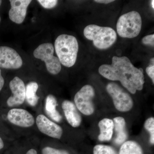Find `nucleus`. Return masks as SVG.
Here are the masks:
<instances>
[{"instance_id": "a878e982", "label": "nucleus", "mask_w": 154, "mask_h": 154, "mask_svg": "<svg viewBox=\"0 0 154 154\" xmlns=\"http://www.w3.org/2000/svg\"><path fill=\"white\" fill-rule=\"evenodd\" d=\"M114 1H112V0H95L94 2H96V3H101V4H108L109 3L113 2H114Z\"/></svg>"}, {"instance_id": "0eeeda50", "label": "nucleus", "mask_w": 154, "mask_h": 154, "mask_svg": "<svg viewBox=\"0 0 154 154\" xmlns=\"http://www.w3.org/2000/svg\"><path fill=\"white\" fill-rule=\"evenodd\" d=\"M95 94L94 88L90 85H86L75 95V104L78 110L83 114L89 116L94 113V107L92 100Z\"/></svg>"}, {"instance_id": "20e7f679", "label": "nucleus", "mask_w": 154, "mask_h": 154, "mask_svg": "<svg viewBox=\"0 0 154 154\" xmlns=\"http://www.w3.org/2000/svg\"><path fill=\"white\" fill-rule=\"evenodd\" d=\"M142 21L140 14L135 11H131L122 15L116 24V30L122 38L137 37L141 30Z\"/></svg>"}, {"instance_id": "f03ea898", "label": "nucleus", "mask_w": 154, "mask_h": 154, "mask_svg": "<svg viewBox=\"0 0 154 154\" xmlns=\"http://www.w3.org/2000/svg\"><path fill=\"white\" fill-rule=\"evenodd\" d=\"M54 47L60 63L67 67L74 65L79 51V44L75 36L60 35L55 40Z\"/></svg>"}, {"instance_id": "6e6552de", "label": "nucleus", "mask_w": 154, "mask_h": 154, "mask_svg": "<svg viewBox=\"0 0 154 154\" xmlns=\"http://www.w3.org/2000/svg\"><path fill=\"white\" fill-rule=\"evenodd\" d=\"M22 64V58L15 50L8 46L0 47V67L18 69Z\"/></svg>"}, {"instance_id": "5701e85b", "label": "nucleus", "mask_w": 154, "mask_h": 154, "mask_svg": "<svg viewBox=\"0 0 154 154\" xmlns=\"http://www.w3.org/2000/svg\"><path fill=\"white\" fill-rule=\"evenodd\" d=\"M142 43L145 45H150L153 47L154 45V34L147 35L143 38Z\"/></svg>"}, {"instance_id": "1a4fd4ad", "label": "nucleus", "mask_w": 154, "mask_h": 154, "mask_svg": "<svg viewBox=\"0 0 154 154\" xmlns=\"http://www.w3.org/2000/svg\"><path fill=\"white\" fill-rule=\"evenodd\" d=\"M9 86L12 95L7 100V105L10 107L22 105L25 99L26 88L24 82L19 77H15L11 81Z\"/></svg>"}, {"instance_id": "f3484780", "label": "nucleus", "mask_w": 154, "mask_h": 154, "mask_svg": "<svg viewBox=\"0 0 154 154\" xmlns=\"http://www.w3.org/2000/svg\"><path fill=\"white\" fill-rule=\"evenodd\" d=\"M25 98L28 104L32 106H35L38 103L39 97L36 93L38 89V85L35 82H30L26 86Z\"/></svg>"}, {"instance_id": "7ed1b4c3", "label": "nucleus", "mask_w": 154, "mask_h": 154, "mask_svg": "<svg viewBox=\"0 0 154 154\" xmlns=\"http://www.w3.org/2000/svg\"><path fill=\"white\" fill-rule=\"evenodd\" d=\"M84 34L87 39L93 41L94 46L99 49L109 48L117 39V34L113 28L95 25L86 27Z\"/></svg>"}, {"instance_id": "412c9836", "label": "nucleus", "mask_w": 154, "mask_h": 154, "mask_svg": "<svg viewBox=\"0 0 154 154\" xmlns=\"http://www.w3.org/2000/svg\"><path fill=\"white\" fill-rule=\"evenodd\" d=\"M42 154H69L66 151L63 150L57 149L50 147H46L43 149L42 150Z\"/></svg>"}, {"instance_id": "6ab92c4d", "label": "nucleus", "mask_w": 154, "mask_h": 154, "mask_svg": "<svg viewBox=\"0 0 154 154\" xmlns=\"http://www.w3.org/2000/svg\"><path fill=\"white\" fill-rule=\"evenodd\" d=\"M94 154H118L112 147L104 145H97L94 147Z\"/></svg>"}, {"instance_id": "cd10ccee", "label": "nucleus", "mask_w": 154, "mask_h": 154, "mask_svg": "<svg viewBox=\"0 0 154 154\" xmlns=\"http://www.w3.org/2000/svg\"><path fill=\"white\" fill-rule=\"evenodd\" d=\"M4 146V142L2 139V138L0 137V150L3 148Z\"/></svg>"}, {"instance_id": "9d476101", "label": "nucleus", "mask_w": 154, "mask_h": 154, "mask_svg": "<svg viewBox=\"0 0 154 154\" xmlns=\"http://www.w3.org/2000/svg\"><path fill=\"white\" fill-rule=\"evenodd\" d=\"M36 123L38 130L42 133L50 137L60 139L63 134V129L60 126L51 121L45 116L38 115Z\"/></svg>"}, {"instance_id": "9b49d317", "label": "nucleus", "mask_w": 154, "mask_h": 154, "mask_svg": "<svg viewBox=\"0 0 154 154\" xmlns=\"http://www.w3.org/2000/svg\"><path fill=\"white\" fill-rule=\"evenodd\" d=\"M7 117L12 124L22 127H30L35 122L33 115L23 109H11L8 113Z\"/></svg>"}, {"instance_id": "393cba45", "label": "nucleus", "mask_w": 154, "mask_h": 154, "mask_svg": "<svg viewBox=\"0 0 154 154\" xmlns=\"http://www.w3.org/2000/svg\"><path fill=\"white\" fill-rule=\"evenodd\" d=\"M5 84V80L2 75V71L0 69V91H2Z\"/></svg>"}, {"instance_id": "2eb2a0df", "label": "nucleus", "mask_w": 154, "mask_h": 154, "mask_svg": "<svg viewBox=\"0 0 154 154\" xmlns=\"http://www.w3.org/2000/svg\"><path fill=\"white\" fill-rule=\"evenodd\" d=\"M100 134L98 139L100 141H109L112 138L113 134V121L110 119L105 118L101 120L99 123Z\"/></svg>"}, {"instance_id": "423d86ee", "label": "nucleus", "mask_w": 154, "mask_h": 154, "mask_svg": "<svg viewBox=\"0 0 154 154\" xmlns=\"http://www.w3.org/2000/svg\"><path fill=\"white\" fill-rule=\"evenodd\" d=\"M106 89L107 93L112 97L114 106L119 111H129L133 106L132 98L120 86L114 83L107 84Z\"/></svg>"}, {"instance_id": "39448f33", "label": "nucleus", "mask_w": 154, "mask_h": 154, "mask_svg": "<svg viewBox=\"0 0 154 154\" xmlns=\"http://www.w3.org/2000/svg\"><path fill=\"white\" fill-rule=\"evenodd\" d=\"M54 48L51 43H45L39 45L33 52L34 57L43 61L48 72L57 75L60 72L61 66L58 58L54 56Z\"/></svg>"}, {"instance_id": "4be33fe9", "label": "nucleus", "mask_w": 154, "mask_h": 154, "mask_svg": "<svg viewBox=\"0 0 154 154\" xmlns=\"http://www.w3.org/2000/svg\"><path fill=\"white\" fill-rule=\"evenodd\" d=\"M43 8L46 9H51L57 5L58 1L56 0H38L37 1Z\"/></svg>"}, {"instance_id": "c756f323", "label": "nucleus", "mask_w": 154, "mask_h": 154, "mask_svg": "<svg viewBox=\"0 0 154 154\" xmlns=\"http://www.w3.org/2000/svg\"><path fill=\"white\" fill-rule=\"evenodd\" d=\"M2 1H0V6H1V5H2Z\"/></svg>"}, {"instance_id": "aec40b11", "label": "nucleus", "mask_w": 154, "mask_h": 154, "mask_svg": "<svg viewBox=\"0 0 154 154\" xmlns=\"http://www.w3.org/2000/svg\"><path fill=\"white\" fill-rule=\"evenodd\" d=\"M144 127L146 129L150 134V142L152 144L154 143V119L151 117L148 119L144 124Z\"/></svg>"}, {"instance_id": "a211bd4d", "label": "nucleus", "mask_w": 154, "mask_h": 154, "mask_svg": "<svg viewBox=\"0 0 154 154\" xmlns=\"http://www.w3.org/2000/svg\"><path fill=\"white\" fill-rule=\"evenodd\" d=\"M119 154H143L140 145L134 141L125 142L122 145Z\"/></svg>"}, {"instance_id": "f8f14e48", "label": "nucleus", "mask_w": 154, "mask_h": 154, "mask_svg": "<svg viewBox=\"0 0 154 154\" xmlns=\"http://www.w3.org/2000/svg\"><path fill=\"white\" fill-rule=\"evenodd\" d=\"M32 1L30 0H11V8L9 12L10 19L18 24L24 22L27 8Z\"/></svg>"}, {"instance_id": "c85d7f7f", "label": "nucleus", "mask_w": 154, "mask_h": 154, "mask_svg": "<svg viewBox=\"0 0 154 154\" xmlns=\"http://www.w3.org/2000/svg\"><path fill=\"white\" fill-rule=\"evenodd\" d=\"M154 1H153H153H152V8L153 9L154 8Z\"/></svg>"}, {"instance_id": "dca6fc26", "label": "nucleus", "mask_w": 154, "mask_h": 154, "mask_svg": "<svg viewBox=\"0 0 154 154\" xmlns=\"http://www.w3.org/2000/svg\"><path fill=\"white\" fill-rule=\"evenodd\" d=\"M57 101L54 96L49 95L45 101V110L47 115L57 122H60L62 119L61 116L56 110Z\"/></svg>"}, {"instance_id": "4468645a", "label": "nucleus", "mask_w": 154, "mask_h": 154, "mask_svg": "<svg viewBox=\"0 0 154 154\" xmlns=\"http://www.w3.org/2000/svg\"><path fill=\"white\" fill-rule=\"evenodd\" d=\"M113 122L115 133L114 142L116 144L119 145L125 142L128 137L126 123L124 119L122 117H115L113 119Z\"/></svg>"}, {"instance_id": "7c9ffc66", "label": "nucleus", "mask_w": 154, "mask_h": 154, "mask_svg": "<svg viewBox=\"0 0 154 154\" xmlns=\"http://www.w3.org/2000/svg\"><path fill=\"white\" fill-rule=\"evenodd\" d=\"M1 22V17H0V22Z\"/></svg>"}, {"instance_id": "bb28decb", "label": "nucleus", "mask_w": 154, "mask_h": 154, "mask_svg": "<svg viewBox=\"0 0 154 154\" xmlns=\"http://www.w3.org/2000/svg\"><path fill=\"white\" fill-rule=\"evenodd\" d=\"M26 154H37V153L36 150L32 149L28 150Z\"/></svg>"}, {"instance_id": "ddd939ff", "label": "nucleus", "mask_w": 154, "mask_h": 154, "mask_svg": "<svg viewBox=\"0 0 154 154\" xmlns=\"http://www.w3.org/2000/svg\"><path fill=\"white\" fill-rule=\"evenodd\" d=\"M62 107L69 124L73 127L79 126L82 117L74 104L69 100H65L63 102Z\"/></svg>"}, {"instance_id": "f257e3e1", "label": "nucleus", "mask_w": 154, "mask_h": 154, "mask_svg": "<svg viewBox=\"0 0 154 154\" xmlns=\"http://www.w3.org/2000/svg\"><path fill=\"white\" fill-rule=\"evenodd\" d=\"M99 72L102 76L111 81H118L131 94L141 91L145 83L143 70L138 69L127 57L113 56L111 64H103Z\"/></svg>"}, {"instance_id": "b1692460", "label": "nucleus", "mask_w": 154, "mask_h": 154, "mask_svg": "<svg viewBox=\"0 0 154 154\" xmlns=\"http://www.w3.org/2000/svg\"><path fill=\"white\" fill-rule=\"evenodd\" d=\"M147 74L151 79L152 82L154 84V64H151L146 68Z\"/></svg>"}]
</instances>
